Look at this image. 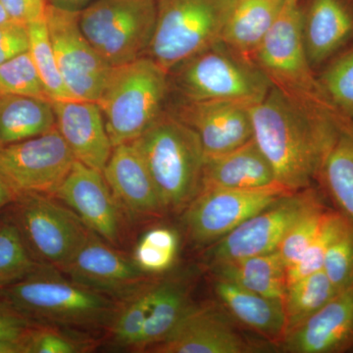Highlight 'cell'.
I'll return each instance as SVG.
<instances>
[{
    "label": "cell",
    "mask_w": 353,
    "mask_h": 353,
    "mask_svg": "<svg viewBox=\"0 0 353 353\" xmlns=\"http://www.w3.org/2000/svg\"><path fill=\"white\" fill-rule=\"evenodd\" d=\"M250 111L253 139L277 182L292 192L312 187L350 120L338 109L299 99L274 85Z\"/></svg>",
    "instance_id": "obj_1"
},
{
    "label": "cell",
    "mask_w": 353,
    "mask_h": 353,
    "mask_svg": "<svg viewBox=\"0 0 353 353\" xmlns=\"http://www.w3.org/2000/svg\"><path fill=\"white\" fill-rule=\"evenodd\" d=\"M44 265L19 282L0 289V299L32 324L90 331L106 329L118 301L60 275Z\"/></svg>",
    "instance_id": "obj_2"
},
{
    "label": "cell",
    "mask_w": 353,
    "mask_h": 353,
    "mask_svg": "<svg viewBox=\"0 0 353 353\" xmlns=\"http://www.w3.org/2000/svg\"><path fill=\"white\" fill-rule=\"evenodd\" d=\"M132 143L145 160L165 212H183L201 188L205 153L199 136L165 109Z\"/></svg>",
    "instance_id": "obj_3"
},
{
    "label": "cell",
    "mask_w": 353,
    "mask_h": 353,
    "mask_svg": "<svg viewBox=\"0 0 353 353\" xmlns=\"http://www.w3.org/2000/svg\"><path fill=\"white\" fill-rule=\"evenodd\" d=\"M168 97V72L152 58L112 67L97 102L113 148L141 136L164 112Z\"/></svg>",
    "instance_id": "obj_4"
},
{
    "label": "cell",
    "mask_w": 353,
    "mask_h": 353,
    "mask_svg": "<svg viewBox=\"0 0 353 353\" xmlns=\"http://www.w3.org/2000/svg\"><path fill=\"white\" fill-rule=\"evenodd\" d=\"M169 92L179 101H230L252 105L273 85L250 58L218 41L168 71Z\"/></svg>",
    "instance_id": "obj_5"
},
{
    "label": "cell",
    "mask_w": 353,
    "mask_h": 353,
    "mask_svg": "<svg viewBox=\"0 0 353 353\" xmlns=\"http://www.w3.org/2000/svg\"><path fill=\"white\" fill-rule=\"evenodd\" d=\"M236 0H157V17L145 57L165 71L221 41Z\"/></svg>",
    "instance_id": "obj_6"
},
{
    "label": "cell",
    "mask_w": 353,
    "mask_h": 353,
    "mask_svg": "<svg viewBox=\"0 0 353 353\" xmlns=\"http://www.w3.org/2000/svg\"><path fill=\"white\" fill-rule=\"evenodd\" d=\"M157 17V0H97L79 11L85 38L110 67L145 57Z\"/></svg>",
    "instance_id": "obj_7"
},
{
    "label": "cell",
    "mask_w": 353,
    "mask_h": 353,
    "mask_svg": "<svg viewBox=\"0 0 353 353\" xmlns=\"http://www.w3.org/2000/svg\"><path fill=\"white\" fill-rule=\"evenodd\" d=\"M11 218L32 257L60 272L73 260L90 232L71 209L39 192L18 194Z\"/></svg>",
    "instance_id": "obj_8"
},
{
    "label": "cell",
    "mask_w": 353,
    "mask_h": 353,
    "mask_svg": "<svg viewBox=\"0 0 353 353\" xmlns=\"http://www.w3.org/2000/svg\"><path fill=\"white\" fill-rule=\"evenodd\" d=\"M276 87L288 94L334 108L314 75L304 48L299 0H289L252 58Z\"/></svg>",
    "instance_id": "obj_9"
},
{
    "label": "cell",
    "mask_w": 353,
    "mask_h": 353,
    "mask_svg": "<svg viewBox=\"0 0 353 353\" xmlns=\"http://www.w3.org/2000/svg\"><path fill=\"white\" fill-rule=\"evenodd\" d=\"M289 194L292 192L281 185L245 190L202 185L183 211L185 232L194 245H213L248 218Z\"/></svg>",
    "instance_id": "obj_10"
},
{
    "label": "cell",
    "mask_w": 353,
    "mask_h": 353,
    "mask_svg": "<svg viewBox=\"0 0 353 353\" xmlns=\"http://www.w3.org/2000/svg\"><path fill=\"white\" fill-rule=\"evenodd\" d=\"M76 158L57 127L0 148V176L15 196L25 192L54 196Z\"/></svg>",
    "instance_id": "obj_11"
},
{
    "label": "cell",
    "mask_w": 353,
    "mask_h": 353,
    "mask_svg": "<svg viewBox=\"0 0 353 353\" xmlns=\"http://www.w3.org/2000/svg\"><path fill=\"white\" fill-rule=\"evenodd\" d=\"M58 68L72 99L99 101L112 67L90 44L79 24V12L50 3L46 19Z\"/></svg>",
    "instance_id": "obj_12"
},
{
    "label": "cell",
    "mask_w": 353,
    "mask_h": 353,
    "mask_svg": "<svg viewBox=\"0 0 353 353\" xmlns=\"http://www.w3.org/2000/svg\"><path fill=\"white\" fill-rule=\"evenodd\" d=\"M320 199L312 187L281 197L211 245L209 264L275 252L292 224Z\"/></svg>",
    "instance_id": "obj_13"
},
{
    "label": "cell",
    "mask_w": 353,
    "mask_h": 353,
    "mask_svg": "<svg viewBox=\"0 0 353 353\" xmlns=\"http://www.w3.org/2000/svg\"><path fill=\"white\" fill-rule=\"evenodd\" d=\"M113 246L90 231L62 273L74 282L116 301L129 296L150 282L152 275L141 271L134 259Z\"/></svg>",
    "instance_id": "obj_14"
},
{
    "label": "cell",
    "mask_w": 353,
    "mask_h": 353,
    "mask_svg": "<svg viewBox=\"0 0 353 353\" xmlns=\"http://www.w3.org/2000/svg\"><path fill=\"white\" fill-rule=\"evenodd\" d=\"M53 197L104 241L112 245L120 243L124 213L102 171L76 160Z\"/></svg>",
    "instance_id": "obj_15"
},
{
    "label": "cell",
    "mask_w": 353,
    "mask_h": 353,
    "mask_svg": "<svg viewBox=\"0 0 353 353\" xmlns=\"http://www.w3.org/2000/svg\"><path fill=\"white\" fill-rule=\"evenodd\" d=\"M250 105L230 101H179L166 108L201 139L205 155L230 152L253 139Z\"/></svg>",
    "instance_id": "obj_16"
},
{
    "label": "cell",
    "mask_w": 353,
    "mask_h": 353,
    "mask_svg": "<svg viewBox=\"0 0 353 353\" xmlns=\"http://www.w3.org/2000/svg\"><path fill=\"white\" fill-rule=\"evenodd\" d=\"M257 350L218 309L192 304L169 336L148 352L250 353Z\"/></svg>",
    "instance_id": "obj_17"
},
{
    "label": "cell",
    "mask_w": 353,
    "mask_h": 353,
    "mask_svg": "<svg viewBox=\"0 0 353 353\" xmlns=\"http://www.w3.org/2000/svg\"><path fill=\"white\" fill-rule=\"evenodd\" d=\"M102 173L121 210L130 219L165 214L145 160L132 141L114 146Z\"/></svg>",
    "instance_id": "obj_18"
},
{
    "label": "cell",
    "mask_w": 353,
    "mask_h": 353,
    "mask_svg": "<svg viewBox=\"0 0 353 353\" xmlns=\"http://www.w3.org/2000/svg\"><path fill=\"white\" fill-rule=\"evenodd\" d=\"M280 348L289 353L353 350V288L339 292L314 315L289 332Z\"/></svg>",
    "instance_id": "obj_19"
},
{
    "label": "cell",
    "mask_w": 353,
    "mask_h": 353,
    "mask_svg": "<svg viewBox=\"0 0 353 353\" xmlns=\"http://www.w3.org/2000/svg\"><path fill=\"white\" fill-rule=\"evenodd\" d=\"M55 127L76 160L103 170L113 150L97 101L67 99L52 101Z\"/></svg>",
    "instance_id": "obj_20"
},
{
    "label": "cell",
    "mask_w": 353,
    "mask_h": 353,
    "mask_svg": "<svg viewBox=\"0 0 353 353\" xmlns=\"http://www.w3.org/2000/svg\"><path fill=\"white\" fill-rule=\"evenodd\" d=\"M301 30L311 67L331 61L353 41V0H308Z\"/></svg>",
    "instance_id": "obj_21"
},
{
    "label": "cell",
    "mask_w": 353,
    "mask_h": 353,
    "mask_svg": "<svg viewBox=\"0 0 353 353\" xmlns=\"http://www.w3.org/2000/svg\"><path fill=\"white\" fill-rule=\"evenodd\" d=\"M280 185L271 164L255 143L219 154L205 155L202 185L228 189H261ZM283 187V185H282Z\"/></svg>",
    "instance_id": "obj_22"
},
{
    "label": "cell",
    "mask_w": 353,
    "mask_h": 353,
    "mask_svg": "<svg viewBox=\"0 0 353 353\" xmlns=\"http://www.w3.org/2000/svg\"><path fill=\"white\" fill-rule=\"evenodd\" d=\"M214 290L234 319L280 347L287 336L282 301L268 299L222 278L215 277Z\"/></svg>",
    "instance_id": "obj_23"
},
{
    "label": "cell",
    "mask_w": 353,
    "mask_h": 353,
    "mask_svg": "<svg viewBox=\"0 0 353 353\" xmlns=\"http://www.w3.org/2000/svg\"><path fill=\"white\" fill-rule=\"evenodd\" d=\"M289 0H236L221 41L252 59Z\"/></svg>",
    "instance_id": "obj_24"
},
{
    "label": "cell",
    "mask_w": 353,
    "mask_h": 353,
    "mask_svg": "<svg viewBox=\"0 0 353 353\" xmlns=\"http://www.w3.org/2000/svg\"><path fill=\"white\" fill-rule=\"evenodd\" d=\"M211 271L215 277L268 299L282 301L287 288L285 266L278 250L212 265Z\"/></svg>",
    "instance_id": "obj_25"
},
{
    "label": "cell",
    "mask_w": 353,
    "mask_h": 353,
    "mask_svg": "<svg viewBox=\"0 0 353 353\" xmlns=\"http://www.w3.org/2000/svg\"><path fill=\"white\" fill-rule=\"evenodd\" d=\"M192 305L189 288L182 281H154L145 327L132 352H148L163 341Z\"/></svg>",
    "instance_id": "obj_26"
},
{
    "label": "cell",
    "mask_w": 353,
    "mask_h": 353,
    "mask_svg": "<svg viewBox=\"0 0 353 353\" xmlns=\"http://www.w3.org/2000/svg\"><path fill=\"white\" fill-rule=\"evenodd\" d=\"M55 128L52 101L25 95L0 94V148Z\"/></svg>",
    "instance_id": "obj_27"
},
{
    "label": "cell",
    "mask_w": 353,
    "mask_h": 353,
    "mask_svg": "<svg viewBox=\"0 0 353 353\" xmlns=\"http://www.w3.org/2000/svg\"><path fill=\"white\" fill-rule=\"evenodd\" d=\"M318 180L338 210L353 222V119L341 130Z\"/></svg>",
    "instance_id": "obj_28"
},
{
    "label": "cell",
    "mask_w": 353,
    "mask_h": 353,
    "mask_svg": "<svg viewBox=\"0 0 353 353\" xmlns=\"http://www.w3.org/2000/svg\"><path fill=\"white\" fill-rule=\"evenodd\" d=\"M338 294L323 270L288 285L282 299L287 334L314 315Z\"/></svg>",
    "instance_id": "obj_29"
},
{
    "label": "cell",
    "mask_w": 353,
    "mask_h": 353,
    "mask_svg": "<svg viewBox=\"0 0 353 353\" xmlns=\"http://www.w3.org/2000/svg\"><path fill=\"white\" fill-rule=\"evenodd\" d=\"M150 280L129 296L118 301V307L108 333L115 347L134 350L143 333L150 310L153 283Z\"/></svg>",
    "instance_id": "obj_30"
},
{
    "label": "cell",
    "mask_w": 353,
    "mask_h": 353,
    "mask_svg": "<svg viewBox=\"0 0 353 353\" xmlns=\"http://www.w3.org/2000/svg\"><path fill=\"white\" fill-rule=\"evenodd\" d=\"M44 265L32 257L12 218L0 222V289L19 282Z\"/></svg>",
    "instance_id": "obj_31"
},
{
    "label": "cell",
    "mask_w": 353,
    "mask_h": 353,
    "mask_svg": "<svg viewBox=\"0 0 353 353\" xmlns=\"http://www.w3.org/2000/svg\"><path fill=\"white\" fill-rule=\"evenodd\" d=\"M83 332L54 325L32 324L22 338L24 353L92 352L97 347V341Z\"/></svg>",
    "instance_id": "obj_32"
},
{
    "label": "cell",
    "mask_w": 353,
    "mask_h": 353,
    "mask_svg": "<svg viewBox=\"0 0 353 353\" xmlns=\"http://www.w3.org/2000/svg\"><path fill=\"white\" fill-rule=\"evenodd\" d=\"M29 52L50 101L72 99L58 68L46 21L28 24Z\"/></svg>",
    "instance_id": "obj_33"
},
{
    "label": "cell",
    "mask_w": 353,
    "mask_h": 353,
    "mask_svg": "<svg viewBox=\"0 0 353 353\" xmlns=\"http://www.w3.org/2000/svg\"><path fill=\"white\" fill-rule=\"evenodd\" d=\"M323 271L339 292L353 288V222L343 213L327 248Z\"/></svg>",
    "instance_id": "obj_34"
},
{
    "label": "cell",
    "mask_w": 353,
    "mask_h": 353,
    "mask_svg": "<svg viewBox=\"0 0 353 353\" xmlns=\"http://www.w3.org/2000/svg\"><path fill=\"white\" fill-rule=\"evenodd\" d=\"M179 250V236L169 228L159 227L143 234L132 259L148 275L168 270L175 262Z\"/></svg>",
    "instance_id": "obj_35"
},
{
    "label": "cell",
    "mask_w": 353,
    "mask_h": 353,
    "mask_svg": "<svg viewBox=\"0 0 353 353\" xmlns=\"http://www.w3.org/2000/svg\"><path fill=\"white\" fill-rule=\"evenodd\" d=\"M318 81L334 108L353 119V46L331 60Z\"/></svg>",
    "instance_id": "obj_36"
},
{
    "label": "cell",
    "mask_w": 353,
    "mask_h": 353,
    "mask_svg": "<svg viewBox=\"0 0 353 353\" xmlns=\"http://www.w3.org/2000/svg\"><path fill=\"white\" fill-rule=\"evenodd\" d=\"M328 209L320 199L290 228L277 250L285 268L294 264L317 238Z\"/></svg>",
    "instance_id": "obj_37"
},
{
    "label": "cell",
    "mask_w": 353,
    "mask_h": 353,
    "mask_svg": "<svg viewBox=\"0 0 353 353\" xmlns=\"http://www.w3.org/2000/svg\"><path fill=\"white\" fill-rule=\"evenodd\" d=\"M0 94L25 95L50 101L29 50L0 65Z\"/></svg>",
    "instance_id": "obj_38"
},
{
    "label": "cell",
    "mask_w": 353,
    "mask_h": 353,
    "mask_svg": "<svg viewBox=\"0 0 353 353\" xmlns=\"http://www.w3.org/2000/svg\"><path fill=\"white\" fill-rule=\"evenodd\" d=\"M341 216L343 213L338 209H328L317 238L294 264L285 268L287 287L299 279L323 270L327 248L333 239Z\"/></svg>",
    "instance_id": "obj_39"
},
{
    "label": "cell",
    "mask_w": 353,
    "mask_h": 353,
    "mask_svg": "<svg viewBox=\"0 0 353 353\" xmlns=\"http://www.w3.org/2000/svg\"><path fill=\"white\" fill-rule=\"evenodd\" d=\"M29 50L28 26L10 21L0 25V65Z\"/></svg>",
    "instance_id": "obj_40"
},
{
    "label": "cell",
    "mask_w": 353,
    "mask_h": 353,
    "mask_svg": "<svg viewBox=\"0 0 353 353\" xmlns=\"http://www.w3.org/2000/svg\"><path fill=\"white\" fill-rule=\"evenodd\" d=\"M9 17L15 22L28 25L46 19L48 0H0Z\"/></svg>",
    "instance_id": "obj_41"
},
{
    "label": "cell",
    "mask_w": 353,
    "mask_h": 353,
    "mask_svg": "<svg viewBox=\"0 0 353 353\" xmlns=\"http://www.w3.org/2000/svg\"><path fill=\"white\" fill-rule=\"evenodd\" d=\"M32 325L0 299V339H20Z\"/></svg>",
    "instance_id": "obj_42"
},
{
    "label": "cell",
    "mask_w": 353,
    "mask_h": 353,
    "mask_svg": "<svg viewBox=\"0 0 353 353\" xmlns=\"http://www.w3.org/2000/svg\"><path fill=\"white\" fill-rule=\"evenodd\" d=\"M52 6L59 7V8L66 9L70 11L83 10V8L92 4L97 0H48Z\"/></svg>",
    "instance_id": "obj_43"
},
{
    "label": "cell",
    "mask_w": 353,
    "mask_h": 353,
    "mask_svg": "<svg viewBox=\"0 0 353 353\" xmlns=\"http://www.w3.org/2000/svg\"><path fill=\"white\" fill-rule=\"evenodd\" d=\"M22 338L0 339V353H24Z\"/></svg>",
    "instance_id": "obj_44"
},
{
    "label": "cell",
    "mask_w": 353,
    "mask_h": 353,
    "mask_svg": "<svg viewBox=\"0 0 353 353\" xmlns=\"http://www.w3.org/2000/svg\"><path fill=\"white\" fill-rule=\"evenodd\" d=\"M15 199V194L6 185L3 179L0 176V209L6 208L9 204H12Z\"/></svg>",
    "instance_id": "obj_45"
},
{
    "label": "cell",
    "mask_w": 353,
    "mask_h": 353,
    "mask_svg": "<svg viewBox=\"0 0 353 353\" xmlns=\"http://www.w3.org/2000/svg\"><path fill=\"white\" fill-rule=\"evenodd\" d=\"M12 21L9 17L8 14H7L6 9L2 6L1 2H0V25L4 24V23L10 22Z\"/></svg>",
    "instance_id": "obj_46"
}]
</instances>
